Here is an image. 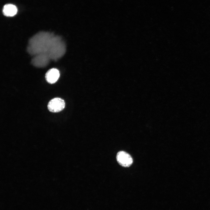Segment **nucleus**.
I'll use <instances>...</instances> for the list:
<instances>
[{
	"instance_id": "obj_2",
	"label": "nucleus",
	"mask_w": 210,
	"mask_h": 210,
	"mask_svg": "<svg viewBox=\"0 0 210 210\" xmlns=\"http://www.w3.org/2000/svg\"><path fill=\"white\" fill-rule=\"evenodd\" d=\"M65 49V45L61 37L54 35L52 40L47 54L50 60L56 61L64 55Z\"/></svg>"
},
{
	"instance_id": "obj_3",
	"label": "nucleus",
	"mask_w": 210,
	"mask_h": 210,
	"mask_svg": "<svg viewBox=\"0 0 210 210\" xmlns=\"http://www.w3.org/2000/svg\"><path fill=\"white\" fill-rule=\"evenodd\" d=\"M50 60L47 54H39L34 56L32 60L31 63L36 67H44L48 64Z\"/></svg>"
},
{
	"instance_id": "obj_1",
	"label": "nucleus",
	"mask_w": 210,
	"mask_h": 210,
	"mask_svg": "<svg viewBox=\"0 0 210 210\" xmlns=\"http://www.w3.org/2000/svg\"><path fill=\"white\" fill-rule=\"evenodd\" d=\"M54 35L45 32H38L29 39L27 50L30 55L35 56L41 53L47 54Z\"/></svg>"
},
{
	"instance_id": "obj_5",
	"label": "nucleus",
	"mask_w": 210,
	"mask_h": 210,
	"mask_svg": "<svg viewBox=\"0 0 210 210\" xmlns=\"http://www.w3.org/2000/svg\"><path fill=\"white\" fill-rule=\"evenodd\" d=\"M116 158L118 164L123 167H129L133 163V159L131 156L124 151L118 152L117 154Z\"/></svg>"
},
{
	"instance_id": "obj_4",
	"label": "nucleus",
	"mask_w": 210,
	"mask_h": 210,
	"mask_svg": "<svg viewBox=\"0 0 210 210\" xmlns=\"http://www.w3.org/2000/svg\"><path fill=\"white\" fill-rule=\"evenodd\" d=\"M65 106V102L63 99L60 98H55L49 102L48 108L49 111L56 113L62 110Z\"/></svg>"
},
{
	"instance_id": "obj_6",
	"label": "nucleus",
	"mask_w": 210,
	"mask_h": 210,
	"mask_svg": "<svg viewBox=\"0 0 210 210\" xmlns=\"http://www.w3.org/2000/svg\"><path fill=\"white\" fill-rule=\"evenodd\" d=\"M60 74L59 70L55 68H52L48 70L46 74L45 78L49 83L53 84L58 79Z\"/></svg>"
},
{
	"instance_id": "obj_7",
	"label": "nucleus",
	"mask_w": 210,
	"mask_h": 210,
	"mask_svg": "<svg viewBox=\"0 0 210 210\" xmlns=\"http://www.w3.org/2000/svg\"><path fill=\"white\" fill-rule=\"evenodd\" d=\"M17 12V9L16 6L12 4H6L4 6L3 8V13L5 15L7 16H13L16 14Z\"/></svg>"
}]
</instances>
